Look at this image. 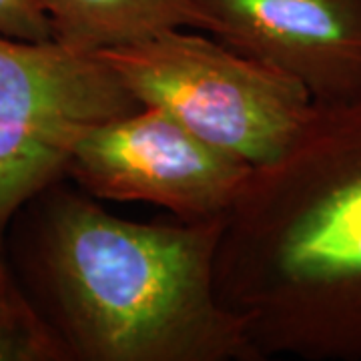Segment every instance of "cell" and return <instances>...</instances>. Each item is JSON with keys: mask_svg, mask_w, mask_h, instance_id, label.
<instances>
[{"mask_svg": "<svg viewBox=\"0 0 361 361\" xmlns=\"http://www.w3.org/2000/svg\"><path fill=\"white\" fill-rule=\"evenodd\" d=\"M0 35L20 40H52L51 23L35 0H0Z\"/></svg>", "mask_w": 361, "mask_h": 361, "instance_id": "9c48e42d", "label": "cell"}, {"mask_svg": "<svg viewBox=\"0 0 361 361\" xmlns=\"http://www.w3.org/2000/svg\"><path fill=\"white\" fill-rule=\"evenodd\" d=\"M219 231L118 217L65 177L18 209L4 249L68 361H263L217 295Z\"/></svg>", "mask_w": 361, "mask_h": 361, "instance_id": "6da1fadb", "label": "cell"}, {"mask_svg": "<svg viewBox=\"0 0 361 361\" xmlns=\"http://www.w3.org/2000/svg\"><path fill=\"white\" fill-rule=\"evenodd\" d=\"M99 56L142 106L167 113L253 169L281 155L313 109L293 78L195 28L167 30Z\"/></svg>", "mask_w": 361, "mask_h": 361, "instance_id": "3957f363", "label": "cell"}, {"mask_svg": "<svg viewBox=\"0 0 361 361\" xmlns=\"http://www.w3.org/2000/svg\"><path fill=\"white\" fill-rule=\"evenodd\" d=\"M215 289L261 360L361 361V101L313 104L221 219Z\"/></svg>", "mask_w": 361, "mask_h": 361, "instance_id": "7a4b0ae2", "label": "cell"}, {"mask_svg": "<svg viewBox=\"0 0 361 361\" xmlns=\"http://www.w3.org/2000/svg\"><path fill=\"white\" fill-rule=\"evenodd\" d=\"M52 40L99 54L175 28L209 30L201 0H35Z\"/></svg>", "mask_w": 361, "mask_h": 361, "instance_id": "52a82bcc", "label": "cell"}, {"mask_svg": "<svg viewBox=\"0 0 361 361\" xmlns=\"http://www.w3.org/2000/svg\"><path fill=\"white\" fill-rule=\"evenodd\" d=\"M0 361H68L63 343L35 310L0 243Z\"/></svg>", "mask_w": 361, "mask_h": 361, "instance_id": "ba28073f", "label": "cell"}, {"mask_svg": "<svg viewBox=\"0 0 361 361\" xmlns=\"http://www.w3.org/2000/svg\"><path fill=\"white\" fill-rule=\"evenodd\" d=\"M209 35L271 66L313 104L361 101V0H201Z\"/></svg>", "mask_w": 361, "mask_h": 361, "instance_id": "8992f818", "label": "cell"}, {"mask_svg": "<svg viewBox=\"0 0 361 361\" xmlns=\"http://www.w3.org/2000/svg\"><path fill=\"white\" fill-rule=\"evenodd\" d=\"M253 167L197 137L173 116L141 106L89 130L66 179L99 201H139L187 221L223 219Z\"/></svg>", "mask_w": 361, "mask_h": 361, "instance_id": "5b68a950", "label": "cell"}, {"mask_svg": "<svg viewBox=\"0 0 361 361\" xmlns=\"http://www.w3.org/2000/svg\"><path fill=\"white\" fill-rule=\"evenodd\" d=\"M141 106L103 56L0 35V243L89 130Z\"/></svg>", "mask_w": 361, "mask_h": 361, "instance_id": "277c9868", "label": "cell"}]
</instances>
